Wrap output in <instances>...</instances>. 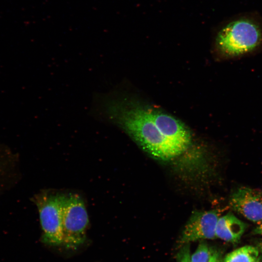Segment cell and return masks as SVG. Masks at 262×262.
Masks as SVG:
<instances>
[{
    "label": "cell",
    "instance_id": "cell-1",
    "mask_svg": "<svg viewBox=\"0 0 262 262\" xmlns=\"http://www.w3.org/2000/svg\"><path fill=\"white\" fill-rule=\"evenodd\" d=\"M214 50L218 59L234 60L262 50V17L256 12L231 17L215 35Z\"/></svg>",
    "mask_w": 262,
    "mask_h": 262
},
{
    "label": "cell",
    "instance_id": "cell-2",
    "mask_svg": "<svg viewBox=\"0 0 262 262\" xmlns=\"http://www.w3.org/2000/svg\"><path fill=\"white\" fill-rule=\"evenodd\" d=\"M88 223V213L82 197L76 194H63V245L71 249L82 245L86 239Z\"/></svg>",
    "mask_w": 262,
    "mask_h": 262
},
{
    "label": "cell",
    "instance_id": "cell-3",
    "mask_svg": "<svg viewBox=\"0 0 262 262\" xmlns=\"http://www.w3.org/2000/svg\"><path fill=\"white\" fill-rule=\"evenodd\" d=\"M62 196V193L44 191L34 198L43 231L41 241L49 246L63 245Z\"/></svg>",
    "mask_w": 262,
    "mask_h": 262
},
{
    "label": "cell",
    "instance_id": "cell-4",
    "mask_svg": "<svg viewBox=\"0 0 262 262\" xmlns=\"http://www.w3.org/2000/svg\"><path fill=\"white\" fill-rule=\"evenodd\" d=\"M219 218L216 210L194 212L184 228L180 243L185 245L197 240L216 238L215 229Z\"/></svg>",
    "mask_w": 262,
    "mask_h": 262
},
{
    "label": "cell",
    "instance_id": "cell-5",
    "mask_svg": "<svg viewBox=\"0 0 262 262\" xmlns=\"http://www.w3.org/2000/svg\"><path fill=\"white\" fill-rule=\"evenodd\" d=\"M231 208L248 220L254 223L262 221V195L257 190L242 187L231 195Z\"/></svg>",
    "mask_w": 262,
    "mask_h": 262
},
{
    "label": "cell",
    "instance_id": "cell-6",
    "mask_svg": "<svg viewBox=\"0 0 262 262\" xmlns=\"http://www.w3.org/2000/svg\"><path fill=\"white\" fill-rule=\"evenodd\" d=\"M247 225L231 213L219 218L215 229L216 238L230 243L240 240Z\"/></svg>",
    "mask_w": 262,
    "mask_h": 262
},
{
    "label": "cell",
    "instance_id": "cell-7",
    "mask_svg": "<svg viewBox=\"0 0 262 262\" xmlns=\"http://www.w3.org/2000/svg\"><path fill=\"white\" fill-rule=\"evenodd\" d=\"M258 259V249L251 246H245L227 254L223 262H254Z\"/></svg>",
    "mask_w": 262,
    "mask_h": 262
},
{
    "label": "cell",
    "instance_id": "cell-8",
    "mask_svg": "<svg viewBox=\"0 0 262 262\" xmlns=\"http://www.w3.org/2000/svg\"><path fill=\"white\" fill-rule=\"evenodd\" d=\"M218 255L204 242L200 243L191 255V262H213Z\"/></svg>",
    "mask_w": 262,
    "mask_h": 262
},
{
    "label": "cell",
    "instance_id": "cell-9",
    "mask_svg": "<svg viewBox=\"0 0 262 262\" xmlns=\"http://www.w3.org/2000/svg\"><path fill=\"white\" fill-rule=\"evenodd\" d=\"M189 244H185L177 255V262H191Z\"/></svg>",
    "mask_w": 262,
    "mask_h": 262
},
{
    "label": "cell",
    "instance_id": "cell-10",
    "mask_svg": "<svg viewBox=\"0 0 262 262\" xmlns=\"http://www.w3.org/2000/svg\"><path fill=\"white\" fill-rule=\"evenodd\" d=\"M254 233L255 234L262 235V223L255 228L254 230Z\"/></svg>",
    "mask_w": 262,
    "mask_h": 262
},
{
    "label": "cell",
    "instance_id": "cell-11",
    "mask_svg": "<svg viewBox=\"0 0 262 262\" xmlns=\"http://www.w3.org/2000/svg\"><path fill=\"white\" fill-rule=\"evenodd\" d=\"M213 262H219V257L217 258L216 259H215V260L213 261Z\"/></svg>",
    "mask_w": 262,
    "mask_h": 262
},
{
    "label": "cell",
    "instance_id": "cell-12",
    "mask_svg": "<svg viewBox=\"0 0 262 262\" xmlns=\"http://www.w3.org/2000/svg\"><path fill=\"white\" fill-rule=\"evenodd\" d=\"M260 249H261V251L262 252V242L260 244Z\"/></svg>",
    "mask_w": 262,
    "mask_h": 262
},
{
    "label": "cell",
    "instance_id": "cell-13",
    "mask_svg": "<svg viewBox=\"0 0 262 262\" xmlns=\"http://www.w3.org/2000/svg\"><path fill=\"white\" fill-rule=\"evenodd\" d=\"M254 262H260V260L259 259H258L257 260H256V261Z\"/></svg>",
    "mask_w": 262,
    "mask_h": 262
}]
</instances>
